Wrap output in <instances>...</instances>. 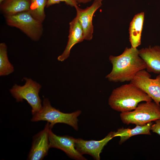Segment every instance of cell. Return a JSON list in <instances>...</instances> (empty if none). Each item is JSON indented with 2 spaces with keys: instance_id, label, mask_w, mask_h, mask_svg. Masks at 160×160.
<instances>
[{
  "instance_id": "1",
  "label": "cell",
  "mask_w": 160,
  "mask_h": 160,
  "mask_svg": "<svg viewBox=\"0 0 160 160\" xmlns=\"http://www.w3.org/2000/svg\"><path fill=\"white\" fill-rule=\"evenodd\" d=\"M109 60L112 68L105 78L110 81L130 82L139 71L146 68L137 48L127 47L121 54L117 56L111 55Z\"/></svg>"
},
{
  "instance_id": "2",
  "label": "cell",
  "mask_w": 160,
  "mask_h": 160,
  "mask_svg": "<svg viewBox=\"0 0 160 160\" xmlns=\"http://www.w3.org/2000/svg\"><path fill=\"white\" fill-rule=\"evenodd\" d=\"M152 101L146 93L130 82L113 89L108 104L113 109L122 113L134 110L140 102Z\"/></svg>"
},
{
  "instance_id": "3",
  "label": "cell",
  "mask_w": 160,
  "mask_h": 160,
  "mask_svg": "<svg viewBox=\"0 0 160 160\" xmlns=\"http://www.w3.org/2000/svg\"><path fill=\"white\" fill-rule=\"evenodd\" d=\"M81 111L77 110L70 113H64L53 107L47 98L44 99L41 110L33 115L32 121H45L53 127L57 123H64L72 127L75 130L78 129V117Z\"/></svg>"
},
{
  "instance_id": "4",
  "label": "cell",
  "mask_w": 160,
  "mask_h": 160,
  "mask_svg": "<svg viewBox=\"0 0 160 160\" xmlns=\"http://www.w3.org/2000/svg\"><path fill=\"white\" fill-rule=\"evenodd\" d=\"M124 124L142 125L160 119V104L152 101L139 104L132 111L121 113Z\"/></svg>"
},
{
  "instance_id": "5",
  "label": "cell",
  "mask_w": 160,
  "mask_h": 160,
  "mask_svg": "<svg viewBox=\"0 0 160 160\" xmlns=\"http://www.w3.org/2000/svg\"><path fill=\"white\" fill-rule=\"evenodd\" d=\"M5 17L8 25L18 28L32 40L38 41L41 37L42 23L33 17L29 11Z\"/></svg>"
},
{
  "instance_id": "6",
  "label": "cell",
  "mask_w": 160,
  "mask_h": 160,
  "mask_svg": "<svg viewBox=\"0 0 160 160\" xmlns=\"http://www.w3.org/2000/svg\"><path fill=\"white\" fill-rule=\"evenodd\" d=\"M25 84L23 86L15 84L10 89L12 96L17 102L25 100L31 108L32 115L40 111L42 108L39 92L41 86L40 84L31 79L24 78Z\"/></svg>"
},
{
  "instance_id": "7",
  "label": "cell",
  "mask_w": 160,
  "mask_h": 160,
  "mask_svg": "<svg viewBox=\"0 0 160 160\" xmlns=\"http://www.w3.org/2000/svg\"><path fill=\"white\" fill-rule=\"evenodd\" d=\"M149 73L145 69L141 70L130 81L146 93L154 102L160 103V73L155 79L151 78Z\"/></svg>"
},
{
  "instance_id": "8",
  "label": "cell",
  "mask_w": 160,
  "mask_h": 160,
  "mask_svg": "<svg viewBox=\"0 0 160 160\" xmlns=\"http://www.w3.org/2000/svg\"><path fill=\"white\" fill-rule=\"evenodd\" d=\"M53 127L47 122L44 129L33 136L28 160H41L47 155L50 148L49 132Z\"/></svg>"
},
{
  "instance_id": "9",
  "label": "cell",
  "mask_w": 160,
  "mask_h": 160,
  "mask_svg": "<svg viewBox=\"0 0 160 160\" xmlns=\"http://www.w3.org/2000/svg\"><path fill=\"white\" fill-rule=\"evenodd\" d=\"M103 0H95L92 5L84 9L78 6L75 8L76 11V16L82 27L84 40L90 41L93 38L94 27L92 20L94 15L102 5Z\"/></svg>"
},
{
  "instance_id": "10",
  "label": "cell",
  "mask_w": 160,
  "mask_h": 160,
  "mask_svg": "<svg viewBox=\"0 0 160 160\" xmlns=\"http://www.w3.org/2000/svg\"><path fill=\"white\" fill-rule=\"evenodd\" d=\"M114 137V132H111L103 139L99 140H87L75 139V147L82 155L88 154L96 160L100 159V154L104 147Z\"/></svg>"
},
{
  "instance_id": "11",
  "label": "cell",
  "mask_w": 160,
  "mask_h": 160,
  "mask_svg": "<svg viewBox=\"0 0 160 160\" xmlns=\"http://www.w3.org/2000/svg\"><path fill=\"white\" fill-rule=\"evenodd\" d=\"M49 139L50 148L60 149L73 159L87 160L76 149L75 147L76 138L68 135H57L54 134L51 129L49 132Z\"/></svg>"
},
{
  "instance_id": "12",
  "label": "cell",
  "mask_w": 160,
  "mask_h": 160,
  "mask_svg": "<svg viewBox=\"0 0 160 160\" xmlns=\"http://www.w3.org/2000/svg\"><path fill=\"white\" fill-rule=\"evenodd\" d=\"M69 25L67 45L63 53L57 57L58 60L61 62L64 61L69 57L71 50L74 45L84 40L82 27L76 16L69 23Z\"/></svg>"
},
{
  "instance_id": "13",
  "label": "cell",
  "mask_w": 160,
  "mask_h": 160,
  "mask_svg": "<svg viewBox=\"0 0 160 160\" xmlns=\"http://www.w3.org/2000/svg\"><path fill=\"white\" fill-rule=\"evenodd\" d=\"M139 54L145 63L148 72L160 73V46L142 48L139 50Z\"/></svg>"
},
{
  "instance_id": "14",
  "label": "cell",
  "mask_w": 160,
  "mask_h": 160,
  "mask_svg": "<svg viewBox=\"0 0 160 160\" xmlns=\"http://www.w3.org/2000/svg\"><path fill=\"white\" fill-rule=\"evenodd\" d=\"M145 14L141 12L135 15L131 22L129 28V40L131 47L137 48L141 44V36Z\"/></svg>"
},
{
  "instance_id": "15",
  "label": "cell",
  "mask_w": 160,
  "mask_h": 160,
  "mask_svg": "<svg viewBox=\"0 0 160 160\" xmlns=\"http://www.w3.org/2000/svg\"><path fill=\"white\" fill-rule=\"evenodd\" d=\"M153 123L149 122L142 125H136L132 129L122 127L118 129L116 132H114V137L119 136L120 140L119 142L121 145L132 136L139 135H150L151 128Z\"/></svg>"
},
{
  "instance_id": "16",
  "label": "cell",
  "mask_w": 160,
  "mask_h": 160,
  "mask_svg": "<svg viewBox=\"0 0 160 160\" xmlns=\"http://www.w3.org/2000/svg\"><path fill=\"white\" fill-rule=\"evenodd\" d=\"M30 5V0H5L1 4L0 9L5 16L29 11Z\"/></svg>"
},
{
  "instance_id": "17",
  "label": "cell",
  "mask_w": 160,
  "mask_h": 160,
  "mask_svg": "<svg viewBox=\"0 0 160 160\" xmlns=\"http://www.w3.org/2000/svg\"><path fill=\"white\" fill-rule=\"evenodd\" d=\"M14 71V67L8 57L6 45L4 43H1L0 44V75H8Z\"/></svg>"
},
{
  "instance_id": "18",
  "label": "cell",
  "mask_w": 160,
  "mask_h": 160,
  "mask_svg": "<svg viewBox=\"0 0 160 160\" xmlns=\"http://www.w3.org/2000/svg\"><path fill=\"white\" fill-rule=\"evenodd\" d=\"M29 13L37 20L43 23L45 18L44 8L47 0H30Z\"/></svg>"
},
{
  "instance_id": "19",
  "label": "cell",
  "mask_w": 160,
  "mask_h": 160,
  "mask_svg": "<svg viewBox=\"0 0 160 160\" xmlns=\"http://www.w3.org/2000/svg\"><path fill=\"white\" fill-rule=\"evenodd\" d=\"M61 2H64L67 5L74 7L78 6V4L77 0H47L46 7H48Z\"/></svg>"
},
{
  "instance_id": "20",
  "label": "cell",
  "mask_w": 160,
  "mask_h": 160,
  "mask_svg": "<svg viewBox=\"0 0 160 160\" xmlns=\"http://www.w3.org/2000/svg\"><path fill=\"white\" fill-rule=\"evenodd\" d=\"M151 130L153 132L160 135V119L155 121L154 124H153L151 127Z\"/></svg>"
},
{
  "instance_id": "21",
  "label": "cell",
  "mask_w": 160,
  "mask_h": 160,
  "mask_svg": "<svg viewBox=\"0 0 160 160\" xmlns=\"http://www.w3.org/2000/svg\"><path fill=\"white\" fill-rule=\"evenodd\" d=\"M92 0H77L78 3L86 4L90 2Z\"/></svg>"
},
{
  "instance_id": "22",
  "label": "cell",
  "mask_w": 160,
  "mask_h": 160,
  "mask_svg": "<svg viewBox=\"0 0 160 160\" xmlns=\"http://www.w3.org/2000/svg\"><path fill=\"white\" fill-rule=\"evenodd\" d=\"M5 0H0V4L3 1H4Z\"/></svg>"
}]
</instances>
